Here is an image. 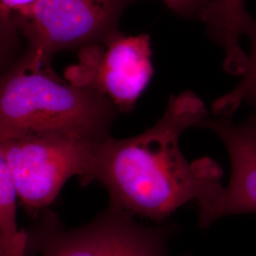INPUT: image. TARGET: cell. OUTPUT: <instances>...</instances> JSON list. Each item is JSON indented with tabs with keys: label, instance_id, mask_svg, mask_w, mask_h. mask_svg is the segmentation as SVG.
Masks as SVG:
<instances>
[{
	"label": "cell",
	"instance_id": "obj_12",
	"mask_svg": "<svg viewBox=\"0 0 256 256\" xmlns=\"http://www.w3.org/2000/svg\"><path fill=\"white\" fill-rule=\"evenodd\" d=\"M165 5L178 16L184 18H202L210 0H162Z\"/></svg>",
	"mask_w": 256,
	"mask_h": 256
},
{
	"label": "cell",
	"instance_id": "obj_11",
	"mask_svg": "<svg viewBox=\"0 0 256 256\" xmlns=\"http://www.w3.org/2000/svg\"><path fill=\"white\" fill-rule=\"evenodd\" d=\"M39 0H0L2 32L12 36L16 22L24 16Z\"/></svg>",
	"mask_w": 256,
	"mask_h": 256
},
{
	"label": "cell",
	"instance_id": "obj_3",
	"mask_svg": "<svg viewBox=\"0 0 256 256\" xmlns=\"http://www.w3.org/2000/svg\"><path fill=\"white\" fill-rule=\"evenodd\" d=\"M36 216L27 230V256H173L172 225L140 223L111 205L74 229L64 228L50 209Z\"/></svg>",
	"mask_w": 256,
	"mask_h": 256
},
{
	"label": "cell",
	"instance_id": "obj_8",
	"mask_svg": "<svg viewBox=\"0 0 256 256\" xmlns=\"http://www.w3.org/2000/svg\"><path fill=\"white\" fill-rule=\"evenodd\" d=\"M200 20L224 52V70L232 75L241 74L248 62L241 38L250 40L256 36V19L248 12L245 0H210Z\"/></svg>",
	"mask_w": 256,
	"mask_h": 256
},
{
	"label": "cell",
	"instance_id": "obj_14",
	"mask_svg": "<svg viewBox=\"0 0 256 256\" xmlns=\"http://www.w3.org/2000/svg\"><path fill=\"white\" fill-rule=\"evenodd\" d=\"M250 106L252 108V110L250 116L248 117L247 120H245V122L247 124L248 126H250L256 131V102H254L252 104H250Z\"/></svg>",
	"mask_w": 256,
	"mask_h": 256
},
{
	"label": "cell",
	"instance_id": "obj_10",
	"mask_svg": "<svg viewBox=\"0 0 256 256\" xmlns=\"http://www.w3.org/2000/svg\"><path fill=\"white\" fill-rule=\"evenodd\" d=\"M18 194L8 165L0 156V240L19 238L25 230H19L16 220Z\"/></svg>",
	"mask_w": 256,
	"mask_h": 256
},
{
	"label": "cell",
	"instance_id": "obj_1",
	"mask_svg": "<svg viewBox=\"0 0 256 256\" xmlns=\"http://www.w3.org/2000/svg\"><path fill=\"white\" fill-rule=\"evenodd\" d=\"M208 117L194 92L172 95L153 126L133 137L110 136L99 144L90 182L106 188L111 206L154 223H164L190 202L202 207L224 187L223 171L207 156L187 160L180 140L184 131L200 128Z\"/></svg>",
	"mask_w": 256,
	"mask_h": 256
},
{
	"label": "cell",
	"instance_id": "obj_2",
	"mask_svg": "<svg viewBox=\"0 0 256 256\" xmlns=\"http://www.w3.org/2000/svg\"><path fill=\"white\" fill-rule=\"evenodd\" d=\"M118 111L106 97L59 77L52 66L16 61L1 79L0 140L34 134L104 140Z\"/></svg>",
	"mask_w": 256,
	"mask_h": 256
},
{
	"label": "cell",
	"instance_id": "obj_4",
	"mask_svg": "<svg viewBox=\"0 0 256 256\" xmlns=\"http://www.w3.org/2000/svg\"><path fill=\"white\" fill-rule=\"evenodd\" d=\"M102 142L66 134L25 135L0 140V156L8 165L25 209L39 214L54 202L72 176L90 183Z\"/></svg>",
	"mask_w": 256,
	"mask_h": 256
},
{
	"label": "cell",
	"instance_id": "obj_7",
	"mask_svg": "<svg viewBox=\"0 0 256 256\" xmlns=\"http://www.w3.org/2000/svg\"><path fill=\"white\" fill-rule=\"evenodd\" d=\"M200 128L209 129L223 142L229 155V182L210 202L198 207V226L207 229L222 218L256 214V131L245 122L208 117Z\"/></svg>",
	"mask_w": 256,
	"mask_h": 256
},
{
	"label": "cell",
	"instance_id": "obj_5",
	"mask_svg": "<svg viewBox=\"0 0 256 256\" xmlns=\"http://www.w3.org/2000/svg\"><path fill=\"white\" fill-rule=\"evenodd\" d=\"M132 0H39L14 27L26 39L19 62L50 66L55 54L82 48L119 32L120 18Z\"/></svg>",
	"mask_w": 256,
	"mask_h": 256
},
{
	"label": "cell",
	"instance_id": "obj_6",
	"mask_svg": "<svg viewBox=\"0 0 256 256\" xmlns=\"http://www.w3.org/2000/svg\"><path fill=\"white\" fill-rule=\"evenodd\" d=\"M150 37L124 36L120 32L84 46L78 62L64 70L76 86L106 97L122 112L132 110L154 74Z\"/></svg>",
	"mask_w": 256,
	"mask_h": 256
},
{
	"label": "cell",
	"instance_id": "obj_9",
	"mask_svg": "<svg viewBox=\"0 0 256 256\" xmlns=\"http://www.w3.org/2000/svg\"><path fill=\"white\" fill-rule=\"evenodd\" d=\"M256 102V45L250 46L248 54L245 72L238 86L214 102L212 112L214 116L230 118L243 104H252Z\"/></svg>",
	"mask_w": 256,
	"mask_h": 256
},
{
	"label": "cell",
	"instance_id": "obj_13",
	"mask_svg": "<svg viewBox=\"0 0 256 256\" xmlns=\"http://www.w3.org/2000/svg\"><path fill=\"white\" fill-rule=\"evenodd\" d=\"M28 234L26 232L12 241H0V256H27Z\"/></svg>",
	"mask_w": 256,
	"mask_h": 256
}]
</instances>
